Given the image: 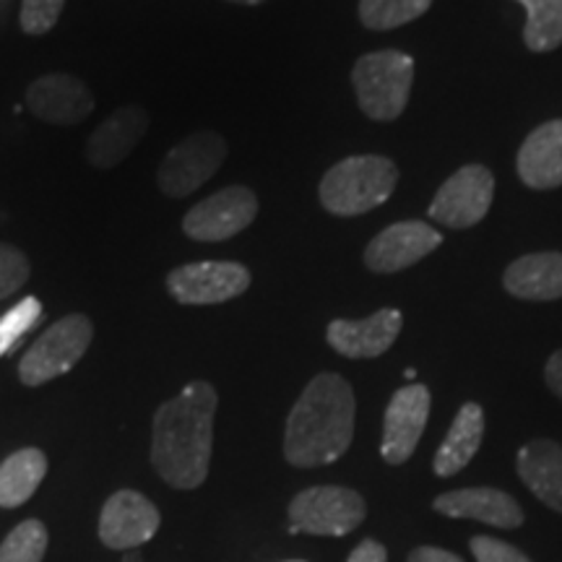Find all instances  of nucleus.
<instances>
[{"instance_id":"nucleus-32","label":"nucleus","mask_w":562,"mask_h":562,"mask_svg":"<svg viewBox=\"0 0 562 562\" xmlns=\"http://www.w3.org/2000/svg\"><path fill=\"white\" fill-rule=\"evenodd\" d=\"M544 381H547V385H550V391L554 393V396L562 398V349L554 351L550 360H547Z\"/></svg>"},{"instance_id":"nucleus-22","label":"nucleus","mask_w":562,"mask_h":562,"mask_svg":"<svg viewBox=\"0 0 562 562\" xmlns=\"http://www.w3.org/2000/svg\"><path fill=\"white\" fill-rule=\"evenodd\" d=\"M47 474V456L40 448H21L0 463V508H19L40 490Z\"/></svg>"},{"instance_id":"nucleus-26","label":"nucleus","mask_w":562,"mask_h":562,"mask_svg":"<svg viewBox=\"0 0 562 562\" xmlns=\"http://www.w3.org/2000/svg\"><path fill=\"white\" fill-rule=\"evenodd\" d=\"M42 318V302L37 297H24L9 313L0 315V357H5Z\"/></svg>"},{"instance_id":"nucleus-25","label":"nucleus","mask_w":562,"mask_h":562,"mask_svg":"<svg viewBox=\"0 0 562 562\" xmlns=\"http://www.w3.org/2000/svg\"><path fill=\"white\" fill-rule=\"evenodd\" d=\"M47 529L37 518H26L0 544V562H42L47 552Z\"/></svg>"},{"instance_id":"nucleus-10","label":"nucleus","mask_w":562,"mask_h":562,"mask_svg":"<svg viewBox=\"0 0 562 562\" xmlns=\"http://www.w3.org/2000/svg\"><path fill=\"white\" fill-rule=\"evenodd\" d=\"M250 286V271L235 261H199L167 273V290L180 305H222Z\"/></svg>"},{"instance_id":"nucleus-5","label":"nucleus","mask_w":562,"mask_h":562,"mask_svg":"<svg viewBox=\"0 0 562 562\" xmlns=\"http://www.w3.org/2000/svg\"><path fill=\"white\" fill-rule=\"evenodd\" d=\"M91 339H94V323L87 315H63L24 351V357L19 360V381L26 389H40V385L66 375L87 355Z\"/></svg>"},{"instance_id":"nucleus-35","label":"nucleus","mask_w":562,"mask_h":562,"mask_svg":"<svg viewBox=\"0 0 562 562\" xmlns=\"http://www.w3.org/2000/svg\"><path fill=\"white\" fill-rule=\"evenodd\" d=\"M290 562H302V560H290Z\"/></svg>"},{"instance_id":"nucleus-24","label":"nucleus","mask_w":562,"mask_h":562,"mask_svg":"<svg viewBox=\"0 0 562 562\" xmlns=\"http://www.w3.org/2000/svg\"><path fill=\"white\" fill-rule=\"evenodd\" d=\"M432 0H360V21L372 32H389L417 21Z\"/></svg>"},{"instance_id":"nucleus-12","label":"nucleus","mask_w":562,"mask_h":562,"mask_svg":"<svg viewBox=\"0 0 562 562\" xmlns=\"http://www.w3.org/2000/svg\"><path fill=\"white\" fill-rule=\"evenodd\" d=\"M159 508L136 490H117L100 513V539L110 550H136L159 531Z\"/></svg>"},{"instance_id":"nucleus-6","label":"nucleus","mask_w":562,"mask_h":562,"mask_svg":"<svg viewBox=\"0 0 562 562\" xmlns=\"http://www.w3.org/2000/svg\"><path fill=\"white\" fill-rule=\"evenodd\" d=\"M368 505L360 492L321 484L297 492L290 503V531L313 537H347L364 521Z\"/></svg>"},{"instance_id":"nucleus-1","label":"nucleus","mask_w":562,"mask_h":562,"mask_svg":"<svg viewBox=\"0 0 562 562\" xmlns=\"http://www.w3.org/2000/svg\"><path fill=\"white\" fill-rule=\"evenodd\" d=\"M216 406L214 385L193 381L154 414L151 463L170 487L195 490L206 482Z\"/></svg>"},{"instance_id":"nucleus-23","label":"nucleus","mask_w":562,"mask_h":562,"mask_svg":"<svg viewBox=\"0 0 562 562\" xmlns=\"http://www.w3.org/2000/svg\"><path fill=\"white\" fill-rule=\"evenodd\" d=\"M526 13L524 42L531 53H552L562 45V0H516Z\"/></svg>"},{"instance_id":"nucleus-33","label":"nucleus","mask_w":562,"mask_h":562,"mask_svg":"<svg viewBox=\"0 0 562 562\" xmlns=\"http://www.w3.org/2000/svg\"><path fill=\"white\" fill-rule=\"evenodd\" d=\"M229 3H240V5H258V3H266V0H229Z\"/></svg>"},{"instance_id":"nucleus-7","label":"nucleus","mask_w":562,"mask_h":562,"mask_svg":"<svg viewBox=\"0 0 562 562\" xmlns=\"http://www.w3.org/2000/svg\"><path fill=\"white\" fill-rule=\"evenodd\" d=\"M227 159V140L214 131H199L182 138L175 149L161 159L157 186L167 199H188L203 182L214 178Z\"/></svg>"},{"instance_id":"nucleus-27","label":"nucleus","mask_w":562,"mask_h":562,"mask_svg":"<svg viewBox=\"0 0 562 562\" xmlns=\"http://www.w3.org/2000/svg\"><path fill=\"white\" fill-rule=\"evenodd\" d=\"M63 5H66V0H21V32L30 34V37L47 34L55 24H58Z\"/></svg>"},{"instance_id":"nucleus-34","label":"nucleus","mask_w":562,"mask_h":562,"mask_svg":"<svg viewBox=\"0 0 562 562\" xmlns=\"http://www.w3.org/2000/svg\"><path fill=\"white\" fill-rule=\"evenodd\" d=\"M414 375H417V372H414V370H406V372H404L406 381H414Z\"/></svg>"},{"instance_id":"nucleus-18","label":"nucleus","mask_w":562,"mask_h":562,"mask_svg":"<svg viewBox=\"0 0 562 562\" xmlns=\"http://www.w3.org/2000/svg\"><path fill=\"white\" fill-rule=\"evenodd\" d=\"M518 175L533 191L562 186V117L529 133L518 151Z\"/></svg>"},{"instance_id":"nucleus-16","label":"nucleus","mask_w":562,"mask_h":562,"mask_svg":"<svg viewBox=\"0 0 562 562\" xmlns=\"http://www.w3.org/2000/svg\"><path fill=\"white\" fill-rule=\"evenodd\" d=\"M432 508L448 518H472L497 529L524 526V510L508 492L495 487H463L442 492L432 501Z\"/></svg>"},{"instance_id":"nucleus-2","label":"nucleus","mask_w":562,"mask_h":562,"mask_svg":"<svg viewBox=\"0 0 562 562\" xmlns=\"http://www.w3.org/2000/svg\"><path fill=\"white\" fill-rule=\"evenodd\" d=\"M355 391L341 375H315L286 417L284 459L297 469L339 461L355 438Z\"/></svg>"},{"instance_id":"nucleus-9","label":"nucleus","mask_w":562,"mask_h":562,"mask_svg":"<svg viewBox=\"0 0 562 562\" xmlns=\"http://www.w3.org/2000/svg\"><path fill=\"white\" fill-rule=\"evenodd\" d=\"M492 195H495V175L482 165H467L442 182L427 214L448 229L474 227L487 216Z\"/></svg>"},{"instance_id":"nucleus-21","label":"nucleus","mask_w":562,"mask_h":562,"mask_svg":"<svg viewBox=\"0 0 562 562\" xmlns=\"http://www.w3.org/2000/svg\"><path fill=\"white\" fill-rule=\"evenodd\" d=\"M484 438V412L480 404L467 402L456 414L451 430H448L446 440L438 448L432 459L435 474L448 480V476H456L459 472L472 463V459L480 451Z\"/></svg>"},{"instance_id":"nucleus-13","label":"nucleus","mask_w":562,"mask_h":562,"mask_svg":"<svg viewBox=\"0 0 562 562\" xmlns=\"http://www.w3.org/2000/svg\"><path fill=\"white\" fill-rule=\"evenodd\" d=\"M442 235L427 222H398L385 227L364 250V266L375 273H396L438 250Z\"/></svg>"},{"instance_id":"nucleus-28","label":"nucleus","mask_w":562,"mask_h":562,"mask_svg":"<svg viewBox=\"0 0 562 562\" xmlns=\"http://www.w3.org/2000/svg\"><path fill=\"white\" fill-rule=\"evenodd\" d=\"M32 277V263L13 245L0 243V302L16 294Z\"/></svg>"},{"instance_id":"nucleus-20","label":"nucleus","mask_w":562,"mask_h":562,"mask_svg":"<svg viewBox=\"0 0 562 562\" xmlns=\"http://www.w3.org/2000/svg\"><path fill=\"white\" fill-rule=\"evenodd\" d=\"M518 476L533 495L562 513V446L554 440H531L518 451Z\"/></svg>"},{"instance_id":"nucleus-17","label":"nucleus","mask_w":562,"mask_h":562,"mask_svg":"<svg viewBox=\"0 0 562 562\" xmlns=\"http://www.w3.org/2000/svg\"><path fill=\"white\" fill-rule=\"evenodd\" d=\"M149 128V112L138 104L115 110L87 140V159L97 170H112L136 149Z\"/></svg>"},{"instance_id":"nucleus-11","label":"nucleus","mask_w":562,"mask_h":562,"mask_svg":"<svg viewBox=\"0 0 562 562\" xmlns=\"http://www.w3.org/2000/svg\"><path fill=\"white\" fill-rule=\"evenodd\" d=\"M430 389L422 383H409L391 396L383 417L381 456L391 467H402L417 451V442L430 419Z\"/></svg>"},{"instance_id":"nucleus-8","label":"nucleus","mask_w":562,"mask_h":562,"mask_svg":"<svg viewBox=\"0 0 562 562\" xmlns=\"http://www.w3.org/2000/svg\"><path fill=\"white\" fill-rule=\"evenodd\" d=\"M258 214V199L250 188L229 186L182 216V232L195 243H222L248 229Z\"/></svg>"},{"instance_id":"nucleus-14","label":"nucleus","mask_w":562,"mask_h":562,"mask_svg":"<svg viewBox=\"0 0 562 562\" xmlns=\"http://www.w3.org/2000/svg\"><path fill=\"white\" fill-rule=\"evenodd\" d=\"M26 110L42 123L79 125L94 110V94L79 76L47 74L26 91Z\"/></svg>"},{"instance_id":"nucleus-15","label":"nucleus","mask_w":562,"mask_h":562,"mask_svg":"<svg viewBox=\"0 0 562 562\" xmlns=\"http://www.w3.org/2000/svg\"><path fill=\"white\" fill-rule=\"evenodd\" d=\"M402 313L393 307H383L375 315L362 321H331L326 339L341 357L349 360H372L381 357L396 344L402 334Z\"/></svg>"},{"instance_id":"nucleus-3","label":"nucleus","mask_w":562,"mask_h":562,"mask_svg":"<svg viewBox=\"0 0 562 562\" xmlns=\"http://www.w3.org/2000/svg\"><path fill=\"white\" fill-rule=\"evenodd\" d=\"M398 170L389 157L362 154L347 157L323 175L318 195L323 209L334 216H360L378 209L396 191Z\"/></svg>"},{"instance_id":"nucleus-31","label":"nucleus","mask_w":562,"mask_h":562,"mask_svg":"<svg viewBox=\"0 0 562 562\" xmlns=\"http://www.w3.org/2000/svg\"><path fill=\"white\" fill-rule=\"evenodd\" d=\"M406 562H463L459 554L440 550V547H417V550L409 552Z\"/></svg>"},{"instance_id":"nucleus-30","label":"nucleus","mask_w":562,"mask_h":562,"mask_svg":"<svg viewBox=\"0 0 562 562\" xmlns=\"http://www.w3.org/2000/svg\"><path fill=\"white\" fill-rule=\"evenodd\" d=\"M347 562H389V550L375 539H364L351 550Z\"/></svg>"},{"instance_id":"nucleus-19","label":"nucleus","mask_w":562,"mask_h":562,"mask_svg":"<svg viewBox=\"0 0 562 562\" xmlns=\"http://www.w3.org/2000/svg\"><path fill=\"white\" fill-rule=\"evenodd\" d=\"M505 290L529 302L562 300V252H531L505 269Z\"/></svg>"},{"instance_id":"nucleus-29","label":"nucleus","mask_w":562,"mask_h":562,"mask_svg":"<svg viewBox=\"0 0 562 562\" xmlns=\"http://www.w3.org/2000/svg\"><path fill=\"white\" fill-rule=\"evenodd\" d=\"M469 547L476 562H531L518 547L495 537H474Z\"/></svg>"},{"instance_id":"nucleus-4","label":"nucleus","mask_w":562,"mask_h":562,"mask_svg":"<svg viewBox=\"0 0 562 562\" xmlns=\"http://www.w3.org/2000/svg\"><path fill=\"white\" fill-rule=\"evenodd\" d=\"M357 102L372 121H396L409 102L414 60L402 50H378L362 55L351 68Z\"/></svg>"}]
</instances>
